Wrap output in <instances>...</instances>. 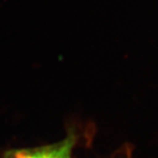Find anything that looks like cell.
<instances>
[{
	"mask_svg": "<svg viewBox=\"0 0 158 158\" xmlns=\"http://www.w3.org/2000/svg\"><path fill=\"white\" fill-rule=\"evenodd\" d=\"M75 144L74 135H68L63 141L42 148L14 151L5 158H71Z\"/></svg>",
	"mask_w": 158,
	"mask_h": 158,
	"instance_id": "obj_1",
	"label": "cell"
}]
</instances>
